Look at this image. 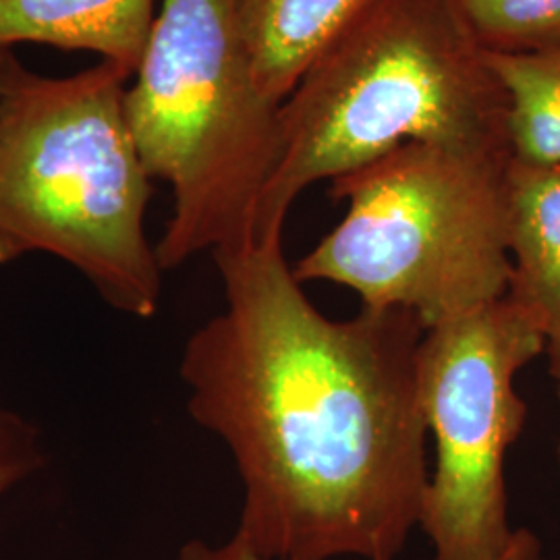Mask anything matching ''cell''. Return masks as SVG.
<instances>
[{
  "label": "cell",
  "mask_w": 560,
  "mask_h": 560,
  "mask_svg": "<svg viewBox=\"0 0 560 560\" xmlns=\"http://www.w3.org/2000/svg\"><path fill=\"white\" fill-rule=\"evenodd\" d=\"M224 307L187 339L196 423L243 486L237 534L266 560H397L430 483L420 395L423 324L310 301L282 240L212 256Z\"/></svg>",
  "instance_id": "6da1fadb"
},
{
  "label": "cell",
  "mask_w": 560,
  "mask_h": 560,
  "mask_svg": "<svg viewBox=\"0 0 560 560\" xmlns=\"http://www.w3.org/2000/svg\"><path fill=\"white\" fill-rule=\"evenodd\" d=\"M129 78L110 60L44 78L0 50V264L55 256L145 320L162 268L143 224L152 177L127 120Z\"/></svg>",
  "instance_id": "7a4b0ae2"
},
{
  "label": "cell",
  "mask_w": 560,
  "mask_h": 560,
  "mask_svg": "<svg viewBox=\"0 0 560 560\" xmlns=\"http://www.w3.org/2000/svg\"><path fill=\"white\" fill-rule=\"evenodd\" d=\"M282 159L260 243L282 240L303 189L407 143H509L506 96L451 0H376L280 104Z\"/></svg>",
  "instance_id": "3957f363"
},
{
  "label": "cell",
  "mask_w": 560,
  "mask_h": 560,
  "mask_svg": "<svg viewBox=\"0 0 560 560\" xmlns=\"http://www.w3.org/2000/svg\"><path fill=\"white\" fill-rule=\"evenodd\" d=\"M125 110L145 171L175 198L154 245L162 272L260 243L280 104L258 88L240 0H164Z\"/></svg>",
  "instance_id": "277c9868"
},
{
  "label": "cell",
  "mask_w": 560,
  "mask_h": 560,
  "mask_svg": "<svg viewBox=\"0 0 560 560\" xmlns=\"http://www.w3.org/2000/svg\"><path fill=\"white\" fill-rule=\"evenodd\" d=\"M509 143H407L330 180L342 221L301 258V282L439 326L509 293Z\"/></svg>",
  "instance_id": "5b68a950"
},
{
  "label": "cell",
  "mask_w": 560,
  "mask_h": 560,
  "mask_svg": "<svg viewBox=\"0 0 560 560\" xmlns=\"http://www.w3.org/2000/svg\"><path fill=\"white\" fill-rule=\"evenodd\" d=\"M541 353L540 326L509 295L423 332L421 409L436 463L420 529L432 560H497L511 544L504 463L527 420L515 378Z\"/></svg>",
  "instance_id": "8992f818"
},
{
  "label": "cell",
  "mask_w": 560,
  "mask_h": 560,
  "mask_svg": "<svg viewBox=\"0 0 560 560\" xmlns=\"http://www.w3.org/2000/svg\"><path fill=\"white\" fill-rule=\"evenodd\" d=\"M509 298L546 339L550 374L560 376V164L517 159L509 168Z\"/></svg>",
  "instance_id": "52a82bcc"
},
{
  "label": "cell",
  "mask_w": 560,
  "mask_h": 560,
  "mask_svg": "<svg viewBox=\"0 0 560 560\" xmlns=\"http://www.w3.org/2000/svg\"><path fill=\"white\" fill-rule=\"evenodd\" d=\"M154 21V0H0V50L20 42L88 50L136 75Z\"/></svg>",
  "instance_id": "ba28073f"
},
{
  "label": "cell",
  "mask_w": 560,
  "mask_h": 560,
  "mask_svg": "<svg viewBox=\"0 0 560 560\" xmlns=\"http://www.w3.org/2000/svg\"><path fill=\"white\" fill-rule=\"evenodd\" d=\"M376 0H240L258 88L282 104L340 32Z\"/></svg>",
  "instance_id": "9c48e42d"
},
{
  "label": "cell",
  "mask_w": 560,
  "mask_h": 560,
  "mask_svg": "<svg viewBox=\"0 0 560 560\" xmlns=\"http://www.w3.org/2000/svg\"><path fill=\"white\" fill-rule=\"evenodd\" d=\"M483 52L506 96L513 159L560 164V44L534 52Z\"/></svg>",
  "instance_id": "30bf717a"
},
{
  "label": "cell",
  "mask_w": 560,
  "mask_h": 560,
  "mask_svg": "<svg viewBox=\"0 0 560 560\" xmlns=\"http://www.w3.org/2000/svg\"><path fill=\"white\" fill-rule=\"evenodd\" d=\"M488 52H534L560 44V0H451Z\"/></svg>",
  "instance_id": "8fae6325"
},
{
  "label": "cell",
  "mask_w": 560,
  "mask_h": 560,
  "mask_svg": "<svg viewBox=\"0 0 560 560\" xmlns=\"http://www.w3.org/2000/svg\"><path fill=\"white\" fill-rule=\"evenodd\" d=\"M38 434L32 423L0 413V497L40 467Z\"/></svg>",
  "instance_id": "7c38bea8"
},
{
  "label": "cell",
  "mask_w": 560,
  "mask_h": 560,
  "mask_svg": "<svg viewBox=\"0 0 560 560\" xmlns=\"http://www.w3.org/2000/svg\"><path fill=\"white\" fill-rule=\"evenodd\" d=\"M179 560H266L235 532L222 544L189 540L179 550Z\"/></svg>",
  "instance_id": "4fadbf2b"
},
{
  "label": "cell",
  "mask_w": 560,
  "mask_h": 560,
  "mask_svg": "<svg viewBox=\"0 0 560 560\" xmlns=\"http://www.w3.org/2000/svg\"><path fill=\"white\" fill-rule=\"evenodd\" d=\"M497 560H548L544 555V546H541L540 538L527 529V527H520L515 529L511 544L506 546V550L502 552L501 557Z\"/></svg>",
  "instance_id": "5bb4252c"
},
{
  "label": "cell",
  "mask_w": 560,
  "mask_h": 560,
  "mask_svg": "<svg viewBox=\"0 0 560 560\" xmlns=\"http://www.w3.org/2000/svg\"><path fill=\"white\" fill-rule=\"evenodd\" d=\"M557 384H559V399H560V376L557 378ZM557 457H559V469H560V441H559V451H557Z\"/></svg>",
  "instance_id": "9a60e30c"
}]
</instances>
